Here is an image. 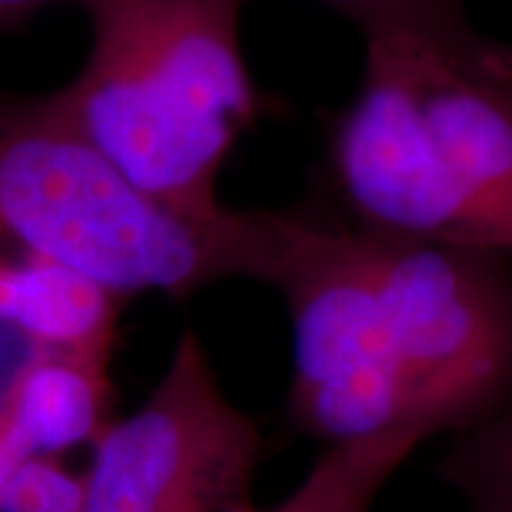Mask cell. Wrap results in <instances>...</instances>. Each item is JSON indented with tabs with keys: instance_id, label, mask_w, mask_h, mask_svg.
Wrapping results in <instances>:
<instances>
[{
	"instance_id": "cell-4",
	"label": "cell",
	"mask_w": 512,
	"mask_h": 512,
	"mask_svg": "<svg viewBox=\"0 0 512 512\" xmlns=\"http://www.w3.org/2000/svg\"><path fill=\"white\" fill-rule=\"evenodd\" d=\"M265 285L291 313L288 413L305 436L328 447L384 433L439 436L356 225L319 208L285 211Z\"/></svg>"
},
{
	"instance_id": "cell-9",
	"label": "cell",
	"mask_w": 512,
	"mask_h": 512,
	"mask_svg": "<svg viewBox=\"0 0 512 512\" xmlns=\"http://www.w3.org/2000/svg\"><path fill=\"white\" fill-rule=\"evenodd\" d=\"M456 436L439 464L441 481L467 512H512V399Z\"/></svg>"
},
{
	"instance_id": "cell-3",
	"label": "cell",
	"mask_w": 512,
	"mask_h": 512,
	"mask_svg": "<svg viewBox=\"0 0 512 512\" xmlns=\"http://www.w3.org/2000/svg\"><path fill=\"white\" fill-rule=\"evenodd\" d=\"M282 211H228L202 225L160 208L111 168L55 92L0 94V254L43 256L123 302L185 299L222 279L265 282Z\"/></svg>"
},
{
	"instance_id": "cell-14",
	"label": "cell",
	"mask_w": 512,
	"mask_h": 512,
	"mask_svg": "<svg viewBox=\"0 0 512 512\" xmlns=\"http://www.w3.org/2000/svg\"><path fill=\"white\" fill-rule=\"evenodd\" d=\"M26 456H29V453L15 441V436H12L6 427H0V493H3V487H6V478L12 476V470L18 467L20 458Z\"/></svg>"
},
{
	"instance_id": "cell-8",
	"label": "cell",
	"mask_w": 512,
	"mask_h": 512,
	"mask_svg": "<svg viewBox=\"0 0 512 512\" xmlns=\"http://www.w3.org/2000/svg\"><path fill=\"white\" fill-rule=\"evenodd\" d=\"M424 441L421 433H384L328 447L302 484L271 512H370L390 476Z\"/></svg>"
},
{
	"instance_id": "cell-7",
	"label": "cell",
	"mask_w": 512,
	"mask_h": 512,
	"mask_svg": "<svg viewBox=\"0 0 512 512\" xmlns=\"http://www.w3.org/2000/svg\"><path fill=\"white\" fill-rule=\"evenodd\" d=\"M109 359L40 350L15 384L3 427L29 456H63L109 427Z\"/></svg>"
},
{
	"instance_id": "cell-1",
	"label": "cell",
	"mask_w": 512,
	"mask_h": 512,
	"mask_svg": "<svg viewBox=\"0 0 512 512\" xmlns=\"http://www.w3.org/2000/svg\"><path fill=\"white\" fill-rule=\"evenodd\" d=\"M365 72L330 134L356 228L512 256V46L461 3L365 29Z\"/></svg>"
},
{
	"instance_id": "cell-10",
	"label": "cell",
	"mask_w": 512,
	"mask_h": 512,
	"mask_svg": "<svg viewBox=\"0 0 512 512\" xmlns=\"http://www.w3.org/2000/svg\"><path fill=\"white\" fill-rule=\"evenodd\" d=\"M86 476L60 456L20 458L0 493V512H83Z\"/></svg>"
},
{
	"instance_id": "cell-5",
	"label": "cell",
	"mask_w": 512,
	"mask_h": 512,
	"mask_svg": "<svg viewBox=\"0 0 512 512\" xmlns=\"http://www.w3.org/2000/svg\"><path fill=\"white\" fill-rule=\"evenodd\" d=\"M259 456L256 421L185 330L146 402L92 444L83 512H265L254 501Z\"/></svg>"
},
{
	"instance_id": "cell-6",
	"label": "cell",
	"mask_w": 512,
	"mask_h": 512,
	"mask_svg": "<svg viewBox=\"0 0 512 512\" xmlns=\"http://www.w3.org/2000/svg\"><path fill=\"white\" fill-rule=\"evenodd\" d=\"M123 299L43 256L0 254V322L46 350L111 356Z\"/></svg>"
},
{
	"instance_id": "cell-2",
	"label": "cell",
	"mask_w": 512,
	"mask_h": 512,
	"mask_svg": "<svg viewBox=\"0 0 512 512\" xmlns=\"http://www.w3.org/2000/svg\"><path fill=\"white\" fill-rule=\"evenodd\" d=\"M92 46L60 109L143 197L220 222L222 163L254 123L239 23L248 0H77Z\"/></svg>"
},
{
	"instance_id": "cell-11",
	"label": "cell",
	"mask_w": 512,
	"mask_h": 512,
	"mask_svg": "<svg viewBox=\"0 0 512 512\" xmlns=\"http://www.w3.org/2000/svg\"><path fill=\"white\" fill-rule=\"evenodd\" d=\"M333 6L339 15L353 20L362 32L382 26V23H393V20H407L433 12L450 3H461V0H322Z\"/></svg>"
},
{
	"instance_id": "cell-12",
	"label": "cell",
	"mask_w": 512,
	"mask_h": 512,
	"mask_svg": "<svg viewBox=\"0 0 512 512\" xmlns=\"http://www.w3.org/2000/svg\"><path fill=\"white\" fill-rule=\"evenodd\" d=\"M40 345L32 342L23 330L12 328L6 322H0V427L6 419V410L12 402L15 384L20 382L23 370L29 367V362L40 353Z\"/></svg>"
},
{
	"instance_id": "cell-13",
	"label": "cell",
	"mask_w": 512,
	"mask_h": 512,
	"mask_svg": "<svg viewBox=\"0 0 512 512\" xmlns=\"http://www.w3.org/2000/svg\"><path fill=\"white\" fill-rule=\"evenodd\" d=\"M52 3H63V0H0V32L18 26L29 15H35L43 6H52Z\"/></svg>"
}]
</instances>
